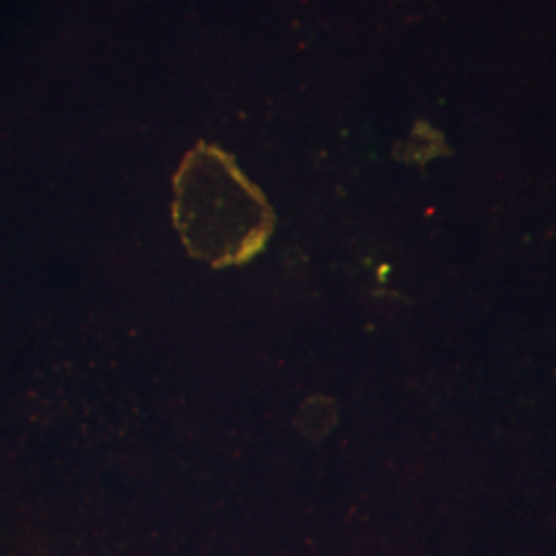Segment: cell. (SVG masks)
<instances>
[{
	"label": "cell",
	"mask_w": 556,
	"mask_h": 556,
	"mask_svg": "<svg viewBox=\"0 0 556 556\" xmlns=\"http://www.w3.org/2000/svg\"><path fill=\"white\" fill-rule=\"evenodd\" d=\"M176 223L188 250L213 264L254 256L270 233V208L225 153L199 149L176 181Z\"/></svg>",
	"instance_id": "obj_1"
}]
</instances>
